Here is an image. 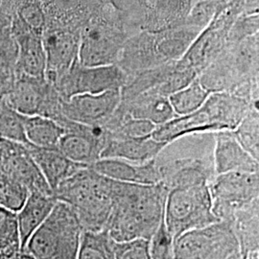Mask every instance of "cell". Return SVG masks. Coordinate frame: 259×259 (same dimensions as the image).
Masks as SVG:
<instances>
[{
  "label": "cell",
  "mask_w": 259,
  "mask_h": 259,
  "mask_svg": "<svg viewBox=\"0 0 259 259\" xmlns=\"http://www.w3.org/2000/svg\"><path fill=\"white\" fill-rule=\"evenodd\" d=\"M120 91L80 94L68 100H62V113L68 120L93 127H103L111 119L120 104Z\"/></svg>",
  "instance_id": "12"
},
{
  "label": "cell",
  "mask_w": 259,
  "mask_h": 259,
  "mask_svg": "<svg viewBox=\"0 0 259 259\" xmlns=\"http://www.w3.org/2000/svg\"><path fill=\"white\" fill-rule=\"evenodd\" d=\"M11 32L17 49L14 73L46 78L47 54L42 36L29 30L19 19L13 23Z\"/></svg>",
  "instance_id": "14"
},
{
  "label": "cell",
  "mask_w": 259,
  "mask_h": 259,
  "mask_svg": "<svg viewBox=\"0 0 259 259\" xmlns=\"http://www.w3.org/2000/svg\"><path fill=\"white\" fill-rule=\"evenodd\" d=\"M237 140L246 151L259 159L258 111L252 107L242 119L236 129L232 131Z\"/></svg>",
  "instance_id": "27"
},
{
  "label": "cell",
  "mask_w": 259,
  "mask_h": 259,
  "mask_svg": "<svg viewBox=\"0 0 259 259\" xmlns=\"http://www.w3.org/2000/svg\"><path fill=\"white\" fill-rule=\"evenodd\" d=\"M20 250L17 213L0 206V259H12Z\"/></svg>",
  "instance_id": "25"
},
{
  "label": "cell",
  "mask_w": 259,
  "mask_h": 259,
  "mask_svg": "<svg viewBox=\"0 0 259 259\" xmlns=\"http://www.w3.org/2000/svg\"><path fill=\"white\" fill-rule=\"evenodd\" d=\"M26 146L52 192L65 179L85 166L71 161L57 147L45 148L32 144H26Z\"/></svg>",
  "instance_id": "21"
},
{
  "label": "cell",
  "mask_w": 259,
  "mask_h": 259,
  "mask_svg": "<svg viewBox=\"0 0 259 259\" xmlns=\"http://www.w3.org/2000/svg\"><path fill=\"white\" fill-rule=\"evenodd\" d=\"M80 35L66 29L45 30L42 41L47 54L46 79L52 83L78 60Z\"/></svg>",
  "instance_id": "15"
},
{
  "label": "cell",
  "mask_w": 259,
  "mask_h": 259,
  "mask_svg": "<svg viewBox=\"0 0 259 259\" xmlns=\"http://www.w3.org/2000/svg\"><path fill=\"white\" fill-rule=\"evenodd\" d=\"M213 212L232 222L234 214L258 203L259 173L229 172L215 175L208 183Z\"/></svg>",
  "instance_id": "8"
},
{
  "label": "cell",
  "mask_w": 259,
  "mask_h": 259,
  "mask_svg": "<svg viewBox=\"0 0 259 259\" xmlns=\"http://www.w3.org/2000/svg\"><path fill=\"white\" fill-rule=\"evenodd\" d=\"M211 93L196 77L191 83L169 96V101L177 116H184L200 109Z\"/></svg>",
  "instance_id": "24"
},
{
  "label": "cell",
  "mask_w": 259,
  "mask_h": 259,
  "mask_svg": "<svg viewBox=\"0 0 259 259\" xmlns=\"http://www.w3.org/2000/svg\"><path fill=\"white\" fill-rule=\"evenodd\" d=\"M5 103L23 115H42L53 120L64 117L62 98L54 85L46 78L15 74Z\"/></svg>",
  "instance_id": "9"
},
{
  "label": "cell",
  "mask_w": 259,
  "mask_h": 259,
  "mask_svg": "<svg viewBox=\"0 0 259 259\" xmlns=\"http://www.w3.org/2000/svg\"><path fill=\"white\" fill-rule=\"evenodd\" d=\"M92 168L113 181L137 185H157L161 176L156 158L147 162H133L119 158H99Z\"/></svg>",
  "instance_id": "17"
},
{
  "label": "cell",
  "mask_w": 259,
  "mask_h": 259,
  "mask_svg": "<svg viewBox=\"0 0 259 259\" xmlns=\"http://www.w3.org/2000/svg\"><path fill=\"white\" fill-rule=\"evenodd\" d=\"M167 145L166 142L158 141L152 136L128 138L106 135L100 158H119L142 163L155 159Z\"/></svg>",
  "instance_id": "19"
},
{
  "label": "cell",
  "mask_w": 259,
  "mask_h": 259,
  "mask_svg": "<svg viewBox=\"0 0 259 259\" xmlns=\"http://www.w3.org/2000/svg\"><path fill=\"white\" fill-rule=\"evenodd\" d=\"M240 244L232 223L225 220L182 233L173 240L171 259H237Z\"/></svg>",
  "instance_id": "6"
},
{
  "label": "cell",
  "mask_w": 259,
  "mask_h": 259,
  "mask_svg": "<svg viewBox=\"0 0 259 259\" xmlns=\"http://www.w3.org/2000/svg\"><path fill=\"white\" fill-rule=\"evenodd\" d=\"M56 202L53 195L30 192L26 202L17 212L21 250H25L28 240L46 221Z\"/></svg>",
  "instance_id": "22"
},
{
  "label": "cell",
  "mask_w": 259,
  "mask_h": 259,
  "mask_svg": "<svg viewBox=\"0 0 259 259\" xmlns=\"http://www.w3.org/2000/svg\"><path fill=\"white\" fill-rule=\"evenodd\" d=\"M65 129L57 148L75 163L92 166L101 156L106 131L103 127H93L68 120L65 116L58 121Z\"/></svg>",
  "instance_id": "10"
},
{
  "label": "cell",
  "mask_w": 259,
  "mask_h": 259,
  "mask_svg": "<svg viewBox=\"0 0 259 259\" xmlns=\"http://www.w3.org/2000/svg\"><path fill=\"white\" fill-rule=\"evenodd\" d=\"M15 73L8 69L0 67V102L8 95L14 82Z\"/></svg>",
  "instance_id": "32"
},
{
  "label": "cell",
  "mask_w": 259,
  "mask_h": 259,
  "mask_svg": "<svg viewBox=\"0 0 259 259\" xmlns=\"http://www.w3.org/2000/svg\"><path fill=\"white\" fill-rule=\"evenodd\" d=\"M57 201L69 205L78 216L83 231L106 229L114 201V181L91 166L77 170L53 192Z\"/></svg>",
  "instance_id": "3"
},
{
  "label": "cell",
  "mask_w": 259,
  "mask_h": 259,
  "mask_svg": "<svg viewBox=\"0 0 259 259\" xmlns=\"http://www.w3.org/2000/svg\"><path fill=\"white\" fill-rule=\"evenodd\" d=\"M23 126L28 144L37 147L54 148L65 133L57 122L42 115H23Z\"/></svg>",
  "instance_id": "23"
},
{
  "label": "cell",
  "mask_w": 259,
  "mask_h": 259,
  "mask_svg": "<svg viewBox=\"0 0 259 259\" xmlns=\"http://www.w3.org/2000/svg\"><path fill=\"white\" fill-rule=\"evenodd\" d=\"M0 139L28 144L22 114L10 108L5 101L0 109Z\"/></svg>",
  "instance_id": "28"
},
{
  "label": "cell",
  "mask_w": 259,
  "mask_h": 259,
  "mask_svg": "<svg viewBox=\"0 0 259 259\" xmlns=\"http://www.w3.org/2000/svg\"><path fill=\"white\" fill-rule=\"evenodd\" d=\"M117 110L131 117L150 121L157 127L177 116L169 97L154 92H146L128 99H121Z\"/></svg>",
  "instance_id": "20"
},
{
  "label": "cell",
  "mask_w": 259,
  "mask_h": 259,
  "mask_svg": "<svg viewBox=\"0 0 259 259\" xmlns=\"http://www.w3.org/2000/svg\"><path fill=\"white\" fill-rule=\"evenodd\" d=\"M120 33L102 25H92L80 33L78 61L87 66L117 64L125 45Z\"/></svg>",
  "instance_id": "13"
},
{
  "label": "cell",
  "mask_w": 259,
  "mask_h": 259,
  "mask_svg": "<svg viewBox=\"0 0 259 259\" xmlns=\"http://www.w3.org/2000/svg\"><path fill=\"white\" fill-rule=\"evenodd\" d=\"M112 243L106 230L83 231L77 259H114Z\"/></svg>",
  "instance_id": "26"
},
{
  "label": "cell",
  "mask_w": 259,
  "mask_h": 259,
  "mask_svg": "<svg viewBox=\"0 0 259 259\" xmlns=\"http://www.w3.org/2000/svg\"><path fill=\"white\" fill-rule=\"evenodd\" d=\"M129 77L117 64L99 66L81 65L77 60L52 83L63 101L80 94H98L121 90Z\"/></svg>",
  "instance_id": "7"
},
{
  "label": "cell",
  "mask_w": 259,
  "mask_h": 259,
  "mask_svg": "<svg viewBox=\"0 0 259 259\" xmlns=\"http://www.w3.org/2000/svg\"><path fill=\"white\" fill-rule=\"evenodd\" d=\"M114 259H152L151 242L144 238L112 243Z\"/></svg>",
  "instance_id": "30"
},
{
  "label": "cell",
  "mask_w": 259,
  "mask_h": 259,
  "mask_svg": "<svg viewBox=\"0 0 259 259\" xmlns=\"http://www.w3.org/2000/svg\"><path fill=\"white\" fill-rule=\"evenodd\" d=\"M150 242L152 259L172 258L173 239L167 232L163 220Z\"/></svg>",
  "instance_id": "31"
},
{
  "label": "cell",
  "mask_w": 259,
  "mask_h": 259,
  "mask_svg": "<svg viewBox=\"0 0 259 259\" xmlns=\"http://www.w3.org/2000/svg\"><path fill=\"white\" fill-rule=\"evenodd\" d=\"M252 107L255 103L234 93H212L200 109L157 126L152 137L169 144L188 136L233 131Z\"/></svg>",
  "instance_id": "2"
},
{
  "label": "cell",
  "mask_w": 259,
  "mask_h": 259,
  "mask_svg": "<svg viewBox=\"0 0 259 259\" xmlns=\"http://www.w3.org/2000/svg\"><path fill=\"white\" fill-rule=\"evenodd\" d=\"M243 259H259L258 250H250Z\"/></svg>",
  "instance_id": "34"
},
{
  "label": "cell",
  "mask_w": 259,
  "mask_h": 259,
  "mask_svg": "<svg viewBox=\"0 0 259 259\" xmlns=\"http://www.w3.org/2000/svg\"><path fill=\"white\" fill-rule=\"evenodd\" d=\"M213 169L215 175L229 172L259 173L258 160L237 140L232 131L214 133Z\"/></svg>",
  "instance_id": "16"
},
{
  "label": "cell",
  "mask_w": 259,
  "mask_h": 259,
  "mask_svg": "<svg viewBox=\"0 0 259 259\" xmlns=\"http://www.w3.org/2000/svg\"><path fill=\"white\" fill-rule=\"evenodd\" d=\"M0 174L26 186L30 192L53 195L26 144L0 139Z\"/></svg>",
  "instance_id": "11"
},
{
  "label": "cell",
  "mask_w": 259,
  "mask_h": 259,
  "mask_svg": "<svg viewBox=\"0 0 259 259\" xmlns=\"http://www.w3.org/2000/svg\"><path fill=\"white\" fill-rule=\"evenodd\" d=\"M161 183L168 189L209 183L215 176L213 166L201 158L181 157L161 162L156 157Z\"/></svg>",
  "instance_id": "18"
},
{
  "label": "cell",
  "mask_w": 259,
  "mask_h": 259,
  "mask_svg": "<svg viewBox=\"0 0 259 259\" xmlns=\"http://www.w3.org/2000/svg\"><path fill=\"white\" fill-rule=\"evenodd\" d=\"M83 228L73 209L57 201L25 250L37 259H77Z\"/></svg>",
  "instance_id": "4"
},
{
  "label": "cell",
  "mask_w": 259,
  "mask_h": 259,
  "mask_svg": "<svg viewBox=\"0 0 259 259\" xmlns=\"http://www.w3.org/2000/svg\"><path fill=\"white\" fill-rule=\"evenodd\" d=\"M12 259H37L35 258L32 254H30L26 250H20Z\"/></svg>",
  "instance_id": "33"
},
{
  "label": "cell",
  "mask_w": 259,
  "mask_h": 259,
  "mask_svg": "<svg viewBox=\"0 0 259 259\" xmlns=\"http://www.w3.org/2000/svg\"><path fill=\"white\" fill-rule=\"evenodd\" d=\"M30 191L27 187L18 182L1 175L0 206L17 213L27 200Z\"/></svg>",
  "instance_id": "29"
},
{
  "label": "cell",
  "mask_w": 259,
  "mask_h": 259,
  "mask_svg": "<svg viewBox=\"0 0 259 259\" xmlns=\"http://www.w3.org/2000/svg\"><path fill=\"white\" fill-rule=\"evenodd\" d=\"M0 183H1V174H0Z\"/></svg>",
  "instance_id": "35"
},
{
  "label": "cell",
  "mask_w": 259,
  "mask_h": 259,
  "mask_svg": "<svg viewBox=\"0 0 259 259\" xmlns=\"http://www.w3.org/2000/svg\"><path fill=\"white\" fill-rule=\"evenodd\" d=\"M167 193L162 183L137 185L114 181V201L105 229L111 239L151 240L163 220Z\"/></svg>",
  "instance_id": "1"
},
{
  "label": "cell",
  "mask_w": 259,
  "mask_h": 259,
  "mask_svg": "<svg viewBox=\"0 0 259 259\" xmlns=\"http://www.w3.org/2000/svg\"><path fill=\"white\" fill-rule=\"evenodd\" d=\"M163 221L173 240L184 232L220 221L213 212L208 184L168 189Z\"/></svg>",
  "instance_id": "5"
}]
</instances>
